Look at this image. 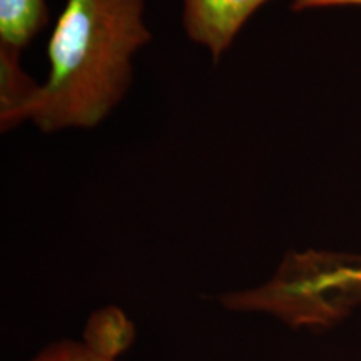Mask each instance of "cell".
<instances>
[{
    "instance_id": "cell-1",
    "label": "cell",
    "mask_w": 361,
    "mask_h": 361,
    "mask_svg": "<svg viewBox=\"0 0 361 361\" xmlns=\"http://www.w3.org/2000/svg\"><path fill=\"white\" fill-rule=\"evenodd\" d=\"M149 40L144 0H67L29 119L45 134L96 128L123 101L134 54Z\"/></svg>"
},
{
    "instance_id": "cell-3",
    "label": "cell",
    "mask_w": 361,
    "mask_h": 361,
    "mask_svg": "<svg viewBox=\"0 0 361 361\" xmlns=\"http://www.w3.org/2000/svg\"><path fill=\"white\" fill-rule=\"evenodd\" d=\"M20 52L0 49V119L2 130H11L29 119L37 94L35 84L20 67Z\"/></svg>"
},
{
    "instance_id": "cell-2",
    "label": "cell",
    "mask_w": 361,
    "mask_h": 361,
    "mask_svg": "<svg viewBox=\"0 0 361 361\" xmlns=\"http://www.w3.org/2000/svg\"><path fill=\"white\" fill-rule=\"evenodd\" d=\"M268 0H183L188 37L202 45L214 61L231 47L247 19Z\"/></svg>"
},
{
    "instance_id": "cell-6",
    "label": "cell",
    "mask_w": 361,
    "mask_h": 361,
    "mask_svg": "<svg viewBox=\"0 0 361 361\" xmlns=\"http://www.w3.org/2000/svg\"><path fill=\"white\" fill-rule=\"evenodd\" d=\"M29 361H116L99 355L85 343L64 340L45 346Z\"/></svg>"
},
{
    "instance_id": "cell-7",
    "label": "cell",
    "mask_w": 361,
    "mask_h": 361,
    "mask_svg": "<svg viewBox=\"0 0 361 361\" xmlns=\"http://www.w3.org/2000/svg\"><path fill=\"white\" fill-rule=\"evenodd\" d=\"M336 6H361V0H293V11Z\"/></svg>"
},
{
    "instance_id": "cell-5",
    "label": "cell",
    "mask_w": 361,
    "mask_h": 361,
    "mask_svg": "<svg viewBox=\"0 0 361 361\" xmlns=\"http://www.w3.org/2000/svg\"><path fill=\"white\" fill-rule=\"evenodd\" d=\"M133 338L134 326L128 316L116 306H109L90 316L84 343L99 355L116 360L129 348Z\"/></svg>"
},
{
    "instance_id": "cell-4",
    "label": "cell",
    "mask_w": 361,
    "mask_h": 361,
    "mask_svg": "<svg viewBox=\"0 0 361 361\" xmlns=\"http://www.w3.org/2000/svg\"><path fill=\"white\" fill-rule=\"evenodd\" d=\"M45 22V0H0V49L20 52Z\"/></svg>"
}]
</instances>
